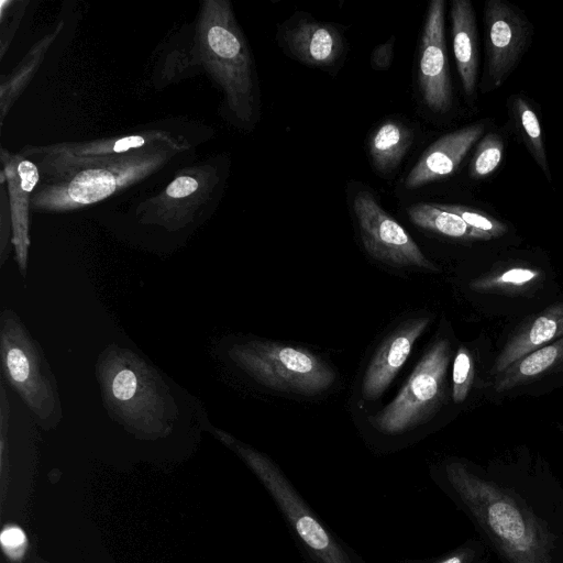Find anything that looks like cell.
<instances>
[{
    "mask_svg": "<svg viewBox=\"0 0 563 563\" xmlns=\"http://www.w3.org/2000/svg\"><path fill=\"white\" fill-rule=\"evenodd\" d=\"M443 477L500 563H563V485L543 464L452 460Z\"/></svg>",
    "mask_w": 563,
    "mask_h": 563,
    "instance_id": "1",
    "label": "cell"
},
{
    "mask_svg": "<svg viewBox=\"0 0 563 563\" xmlns=\"http://www.w3.org/2000/svg\"><path fill=\"white\" fill-rule=\"evenodd\" d=\"M234 357L254 378L276 390L316 395L335 380L332 367L317 355L276 342H250L236 347Z\"/></svg>",
    "mask_w": 563,
    "mask_h": 563,
    "instance_id": "2",
    "label": "cell"
},
{
    "mask_svg": "<svg viewBox=\"0 0 563 563\" xmlns=\"http://www.w3.org/2000/svg\"><path fill=\"white\" fill-rule=\"evenodd\" d=\"M450 358L451 347L446 339L433 343L397 396L369 418L373 427L394 434L426 422L443 404Z\"/></svg>",
    "mask_w": 563,
    "mask_h": 563,
    "instance_id": "3",
    "label": "cell"
},
{
    "mask_svg": "<svg viewBox=\"0 0 563 563\" xmlns=\"http://www.w3.org/2000/svg\"><path fill=\"white\" fill-rule=\"evenodd\" d=\"M227 442L263 483L300 541L319 563H353L269 457L236 441Z\"/></svg>",
    "mask_w": 563,
    "mask_h": 563,
    "instance_id": "4",
    "label": "cell"
},
{
    "mask_svg": "<svg viewBox=\"0 0 563 563\" xmlns=\"http://www.w3.org/2000/svg\"><path fill=\"white\" fill-rule=\"evenodd\" d=\"M353 210L363 245L369 255L397 267L437 269L407 231L380 207L371 192H358L353 200Z\"/></svg>",
    "mask_w": 563,
    "mask_h": 563,
    "instance_id": "5",
    "label": "cell"
},
{
    "mask_svg": "<svg viewBox=\"0 0 563 563\" xmlns=\"http://www.w3.org/2000/svg\"><path fill=\"white\" fill-rule=\"evenodd\" d=\"M486 89L500 87L519 63L530 37L527 19L511 4L488 0L485 4Z\"/></svg>",
    "mask_w": 563,
    "mask_h": 563,
    "instance_id": "6",
    "label": "cell"
},
{
    "mask_svg": "<svg viewBox=\"0 0 563 563\" xmlns=\"http://www.w3.org/2000/svg\"><path fill=\"white\" fill-rule=\"evenodd\" d=\"M443 0H432L423 25L419 86L426 106L437 113L448 112L453 102L452 84L446 58Z\"/></svg>",
    "mask_w": 563,
    "mask_h": 563,
    "instance_id": "7",
    "label": "cell"
},
{
    "mask_svg": "<svg viewBox=\"0 0 563 563\" xmlns=\"http://www.w3.org/2000/svg\"><path fill=\"white\" fill-rule=\"evenodd\" d=\"M429 323L428 317L410 319L386 338L365 372L362 384L365 399L375 400L386 390Z\"/></svg>",
    "mask_w": 563,
    "mask_h": 563,
    "instance_id": "8",
    "label": "cell"
},
{
    "mask_svg": "<svg viewBox=\"0 0 563 563\" xmlns=\"http://www.w3.org/2000/svg\"><path fill=\"white\" fill-rule=\"evenodd\" d=\"M484 129V124L476 123L438 139L410 170L405 179V186L408 189L419 188L454 173Z\"/></svg>",
    "mask_w": 563,
    "mask_h": 563,
    "instance_id": "9",
    "label": "cell"
},
{
    "mask_svg": "<svg viewBox=\"0 0 563 563\" xmlns=\"http://www.w3.org/2000/svg\"><path fill=\"white\" fill-rule=\"evenodd\" d=\"M563 336V302L549 306L525 322L498 354L494 372L501 373L516 361Z\"/></svg>",
    "mask_w": 563,
    "mask_h": 563,
    "instance_id": "10",
    "label": "cell"
},
{
    "mask_svg": "<svg viewBox=\"0 0 563 563\" xmlns=\"http://www.w3.org/2000/svg\"><path fill=\"white\" fill-rule=\"evenodd\" d=\"M284 40L297 59L312 66H330L343 51L340 32L327 23L299 21L285 32Z\"/></svg>",
    "mask_w": 563,
    "mask_h": 563,
    "instance_id": "11",
    "label": "cell"
},
{
    "mask_svg": "<svg viewBox=\"0 0 563 563\" xmlns=\"http://www.w3.org/2000/svg\"><path fill=\"white\" fill-rule=\"evenodd\" d=\"M453 52L462 87L474 98L477 82V34L473 5L468 0H454L451 8Z\"/></svg>",
    "mask_w": 563,
    "mask_h": 563,
    "instance_id": "12",
    "label": "cell"
},
{
    "mask_svg": "<svg viewBox=\"0 0 563 563\" xmlns=\"http://www.w3.org/2000/svg\"><path fill=\"white\" fill-rule=\"evenodd\" d=\"M563 368V336L516 361L495 379L498 393L528 384Z\"/></svg>",
    "mask_w": 563,
    "mask_h": 563,
    "instance_id": "13",
    "label": "cell"
},
{
    "mask_svg": "<svg viewBox=\"0 0 563 563\" xmlns=\"http://www.w3.org/2000/svg\"><path fill=\"white\" fill-rule=\"evenodd\" d=\"M412 140V131L404 123L394 120L383 122L368 143L375 168L380 173L395 169L411 146Z\"/></svg>",
    "mask_w": 563,
    "mask_h": 563,
    "instance_id": "14",
    "label": "cell"
},
{
    "mask_svg": "<svg viewBox=\"0 0 563 563\" xmlns=\"http://www.w3.org/2000/svg\"><path fill=\"white\" fill-rule=\"evenodd\" d=\"M407 213L416 225L442 235L463 240H490L457 214L440 209L434 203H416L408 208Z\"/></svg>",
    "mask_w": 563,
    "mask_h": 563,
    "instance_id": "15",
    "label": "cell"
},
{
    "mask_svg": "<svg viewBox=\"0 0 563 563\" xmlns=\"http://www.w3.org/2000/svg\"><path fill=\"white\" fill-rule=\"evenodd\" d=\"M511 115L515 125L536 163L551 180V173L545 153L541 125L531 104L520 95L511 98Z\"/></svg>",
    "mask_w": 563,
    "mask_h": 563,
    "instance_id": "16",
    "label": "cell"
},
{
    "mask_svg": "<svg viewBox=\"0 0 563 563\" xmlns=\"http://www.w3.org/2000/svg\"><path fill=\"white\" fill-rule=\"evenodd\" d=\"M115 189L113 175L104 169L80 172L68 186L69 198L79 203H92L110 196Z\"/></svg>",
    "mask_w": 563,
    "mask_h": 563,
    "instance_id": "17",
    "label": "cell"
},
{
    "mask_svg": "<svg viewBox=\"0 0 563 563\" xmlns=\"http://www.w3.org/2000/svg\"><path fill=\"white\" fill-rule=\"evenodd\" d=\"M539 278V271L519 266L477 278L470 284V287L482 292H519L533 285Z\"/></svg>",
    "mask_w": 563,
    "mask_h": 563,
    "instance_id": "18",
    "label": "cell"
},
{
    "mask_svg": "<svg viewBox=\"0 0 563 563\" xmlns=\"http://www.w3.org/2000/svg\"><path fill=\"white\" fill-rule=\"evenodd\" d=\"M504 142L496 133L484 136L476 147L470 165L472 178L482 179L493 174L503 161Z\"/></svg>",
    "mask_w": 563,
    "mask_h": 563,
    "instance_id": "19",
    "label": "cell"
},
{
    "mask_svg": "<svg viewBox=\"0 0 563 563\" xmlns=\"http://www.w3.org/2000/svg\"><path fill=\"white\" fill-rule=\"evenodd\" d=\"M438 208L453 212L461 217L471 228L486 234L489 239H496L507 232L504 222L490 217L485 212L456 205L434 203Z\"/></svg>",
    "mask_w": 563,
    "mask_h": 563,
    "instance_id": "20",
    "label": "cell"
},
{
    "mask_svg": "<svg viewBox=\"0 0 563 563\" xmlns=\"http://www.w3.org/2000/svg\"><path fill=\"white\" fill-rule=\"evenodd\" d=\"M474 378V364L468 350L461 346L453 363L452 397L456 404L463 402L470 391Z\"/></svg>",
    "mask_w": 563,
    "mask_h": 563,
    "instance_id": "21",
    "label": "cell"
},
{
    "mask_svg": "<svg viewBox=\"0 0 563 563\" xmlns=\"http://www.w3.org/2000/svg\"><path fill=\"white\" fill-rule=\"evenodd\" d=\"M489 552L482 539H471L434 563H478L487 559Z\"/></svg>",
    "mask_w": 563,
    "mask_h": 563,
    "instance_id": "22",
    "label": "cell"
},
{
    "mask_svg": "<svg viewBox=\"0 0 563 563\" xmlns=\"http://www.w3.org/2000/svg\"><path fill=\"white\" fill-rule=\"evenodd\" d=\"M1 548L11 562H20L27 550V538L21 527L7 525L0 534Z\"/></svg>",
    "mask_w": 563,
    "mask_h": 563,
    "instance_id": "23",
    "label": "cell"
},
{
    "mask_svg": "<svg viewBox=\"0 0 563 563\" xmlns=\"http://www.w3.org/2000/svg\"><path fill=\"white\" fill-rule=\"evenodd\" d=\"M136 377L132 371H121L113 379V395L121 400L130 399L136 390Z\"/></svg>",
    "mask_w": 563,
    "mask_h": 563,
    "instance_id": "24",
    "label": "cell"
},
{
    "mask_svg": "<svg viewBox=\"0 0 563 563\" xmlns=\"http://www.w3.org/2000/svg\"><path fill=\"white\" fill-rule=\"evenodd\" d=\"M7 364L11 377L16 382H24L29 376V361L20 349H11L7 355Z\"/></svg>",
    "mask_w": 563,
    "mask_h": 563,
    "instance_id": "25",
    "label": "cell"
},
{
    "mask_svg": "<svg viewBox=\"0 0 563 563\" xmlns=\"http://www.w3.org/2000/svg\"><path fill=\"white\" fill-rule=\"evenodd\" d=\"M394 37L377 46L371 55V64L374 68L386 69L389 67L394 56Z\"/></svg>",
    "mask_w": 563,
    "mask_h": 563,
    "instance_id": "26",
    "label": "cell"
},
{
    "mask_svg": "<svg viewBox=\"0 0 563 563\" xmlns=\"http://www.w3.org/2000/svg\"><path fill=\"white\" fill-rule=\"evenodd\" d=\"M198 188V183L189 176H180L169 184L166 194L173 198L186 197Z\"/></svg>",
    "mask_w": 563,
    "mask_h": 563,
    "instance_id": "27",
    "label": "cell"
},
{
    "mask_svg": "<svg viewBox=\"0 0 563 563\" xmlns=\"http://www.w3.org/2000/svg\"><path fill=\"white\" fill-rule=\"evenodd\" d=\"M18 173L21 179V188L30 192L38 180L36 166L30 161H22L18 166Z\"/></svg>",
    "mask_w": 563,
    "mask_h": 563,
    "instance_id": "28",
    "label": "cell"
},
{
    "mask_svg": "<svg viewBox=\"0 0 563 563\" xmlns=\"http://www.w3.org/2000/svg\"><path fill=\"white\" fill-rule=\"evenodd\" d=\"M144 139L141 136H128L120 139L113 146L114 152H125L131 147H139L143 145Z\"/></svg>",
    "mask_w": 563,
    "mask_h": 563,
    "instance_id": "29",
    "label": "cell"
},
{
    "mask_svg": "<svg viewBox=\"0 0 563 563\" xmlns=\"http://www.w3.org/2000/svg\"><path fill=\"white\" fill-rule=\"evenodd\" d=\"M478 563H489V559L487 558V559H485V560H483V561H481Z\"/></svg>",
    "mask_w": 563,
    "mask_h": 563,
    "instance_id": "30",
    "label": "cell"
}]
</instances>
